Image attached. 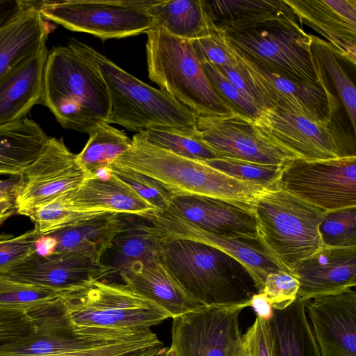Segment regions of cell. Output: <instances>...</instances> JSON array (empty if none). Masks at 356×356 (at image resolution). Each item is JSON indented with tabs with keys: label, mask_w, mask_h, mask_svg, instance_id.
Returning a JSON list of instances; mask_svg holds the SVG:
<instances>
[{
	"label": "cell",
	"mask_w": 356,
	"mask_h": 356,
	"mask_svg": "<svg viewBox=\"0 0 356 356\" xmlns=\"http://www.w3.org/2000/svg\"><path fill=\"white\" fill-rule=\"evenodd\" d=\"M160 238L158 259L199 305L245 308L259 293L250 270L224 251L193 240Z\"/></svg>",
	"instance_id": "6da1fadb"
},
{
	"label": "cell",
	"mask_w": 356,
	"mask_h": 356,
	"mask_svg": "<svg viewBox=\"0 0 356 356\" xmlns=\"http://www.w3.org/2000/svg\"><path fill=\"white\" fill-rule=\"evenodd\" d=\"M40 104L65 129L88 134L108 124L106 85L97 67L70 40L48 51Z\"/></svg>",
	"instance_id": "7a4b0ae2"
},
{
	"label": "cell",
	"mask_w": 356,
	"mask_h": 356,
	"mask_svg": "<svg viewBox=\"0 0 356 356\" xmlns=\"http://www.w3.org/2000/svg\"><path fill=\"white\" fill-rule=\"evenodd\" d=\"M70 41L99 70L108 91V123L140 133L152 128L195 131L197 115L161 89L140 81L105 56L76 39Z\"/></svg>",
	"instance_id": "3957f363"
},
{
	"label": "cell",
	"mask_w": 356,
	"mask_h": 356,
	"mask_svg": "<svg viewBox=\"0 0 356 356\" xmlns=\"http://www.w3.org/2000/svg\"><path fill=\"white\" fill-rule=\"evenodd\" d=\"M111 165L148 176L172 195H203L252 202L266 190L233 178L202 161L156 147L136 134Z\"/></svg>",
	"instance_id": "277c9868"
},
{
	"label": "cell",
	"mask_w": 356,
	"mask_h": 356,
	"mask_svg": "<svg viewBox=\"0 0 356 356\" xmlns=\"http://www.w3.org/2000/svg\"><path fill=\"white\" fill-rule=\"evenodd\" d=\"M146 33L148 76L161 90L196 115L238 113L211 85L191 40L157 25Z\"/></svg>",
	"instance_id": "5b68a950"
},
{
	"label": "cell",
	"mask_w": 356,
	"mask_h": 356,
	"mask_svg": "<svg viewBox=\"0 0 356 356\" xmlns=\"http://www.w3.org/2000/svg\"><path fill=\"white\" fill-rule=\"evenodd\" d=\"M259 236L289 271L322 246L318 225L325 211L279 189L252 202Z\"/></svg>",
	"instance_id": "8992f818"
},
{
	"label": "cell",
	"mask_w": 356,
	"mask_h": 356,
	"mask_svg": "<svg viewBox=\"0 0 356 356\" xmlns=\"http://www.w3.org/2000/svg\"><path fill=\"white\" fill-rule=\"evenodd\" d=\"M219 31L235 48L282 76L329 86L325 71L313 53L312 35L304 31L296 18L245 29Z\"/></svg>",
	"instance_id": "52a82bcc"
},
{
	"label": "cell",
	"mask_w": 356,
	"mask_h": 356,
	"mask_svg": "<svg viewBox=\"0 0 356 356\" xmlns=\"http://www.w3.org/2000/svg\"><path fill=\"white\" fill-rule=\"evenodd\" d=\"M73 327L141 330L170 316L125 284L92 280L61 293Z\"/></svg>",
	"instance_id": "ba28073f"
},
{
	"label": "cell",
	"mask_w": 356,
	"mask_h": 356,
	"mask_svg": "<svg viewBox=\"0 0 356 356\" xmlns=\"http://www.w3.org/2000/svg\"><path fill=\"white\" fill-rule=\"evenodd\" d=\"M160 0L38 1L44 19L102 40L147 33L156 24L152 10Z\"/></svg>",
	"instance_id": "9c48e42d"
},
{
	"label": "cell",
	"mask_w": 356,
	"mask_h": 356,
	"mask_svg": "<svg viewBox=\"0 0 356 356\" xmlns=\"http://www.w3.org/2000/svg\"><path fill=\"white\" fill-rule=\"evenodd\" d=\"M226 42L236 60V67L254 93L260 110L282 105L315 121L332 122L340 104L329 86L292 80L254 60Z\"/></svg>",
	"instance_id": "30bf717a"
},
{
	"label": "cell",
	"mask_w": 356,
	"mask_h": 356,
	"mask_svg": "<svg viewBox=\"0 0 356 356\" xmlns=\"http://www.w3.org/2000/svg\"><path fill=\"white\" fill-rule=\"evenodd\" d=\"M277 188L325 211L356 207V156L284 164Z\"/></svg>",
	"instance_id": "8fae6325"
},
{
	"label": "cell",
	"mask_w": 356,
	"mask_h": 356,
	"mask_svg": "<svg viewBox=\"0 0 356 356\" xmlns=\"http://www.w3.org/2000/svg\"><path fill=\"white\" fill-rule=\"evenodd\" d=\"M193 135L218 158L275 165L300 158L265 135L252 118L239 113L197 115Z\"/></svg>",
	"instance_id": "7c38bea8"
},
{
	"label": "cell",
	"mask_w": 356,
	"mask_h": 356,
	"mask_svg": "<svg viewBox=\"0 0 356 356\" xmlns=\"http://www.w3.org/2000/svg\"><path fill=\"white\" fill-rule=\"evenodd\" d=\"M254 124L268 137L309 161L356 156L355 143L339 134L332 123L315 121L289 107L263 108Z\"/></svg>",
	"instance_id": "4fadbf2b"
},
{
	"label": "cell",
	"mask_w": 356,
	"mask_h": 356,
	"mask_svg": "<svg viewBox=\"0 0 356 356\" xmlns=\"http://www.w3.org/2000/svg\"><path fill=\"white\" fill-rule=\"evenodd\" d=\"M245 307L200 306L172 318L175 356H238L243 348L239 315Z\"/></svg>",
	"instance_id": "5bb4252c"
},
{
	"label": "cell",
	"mask_w": 356,
	"mask_h": 356,
	"mask_svg": "<svg viewBox=\"0 0 356 356\" xmlns=\"http://www.w3.org/2000/svg\"><path fill=\"white\" fill-rule=\"evenodd\" d=\"M62 138L49 137L43 151L14 187L17 213L30 217L40 207L77 188L87 176Z\"/></svg>",
	"instance_id": "9a60e30c"
},
{
	"label": "cell",
	"mask_w": 356,
	"mask_h": 356,
	"mask_svg": "<svg viewBox=\"0 0 356 356\" xmlns=\"http://www.w3.org/2000/svg\"><path fill=\"white\" fill-rule=\"evenodd\" d=\"M95 248L55 252L47 256L33 252L1 273L9 279L65 292L92 280H102L115 273L102 261Z\"/></svg>",
	"instance_id": "2e32d148"
},
{
	"label": "cell",
	"mask_w": 356,
	"mask_h": 356,
	"mask_svg": "<svg viewBox=\"0 0 356 356\" xmlns=\"http://www.w3.org/2000/svg\"><path fill=\"white\" fill-rule=\"evenodd\" d=\"M144 217L150 222L160 237L201 242L232 256L252 273L259 293L269 274L280 271L291 273L273 255L259 236L257 238L219 236L197 227L168 209L154 211Z\"/></svg>",
	"instance_id": "e0dca14e"
},
{
	"label": "cell",
	"mask_w": 356,
	"mask_h": 356,
	"mask_svg": "<svg viewBox=\"0 0 356 356\" xmlns=\"http://www.w3.org/2000/svg\"><path fill=\"white\" fill-rule=\"evenodd\" d=\"M306 314L321 356H356V293L309 300Z\"/></svg>",
	"instance_id": "ac0fdd59"
},
{
	"label": "cell",
	"mask_w": 356,
	"mask_h": 356,
	"mask_svg": "<svg viewBox=\"0 0 356 356\" xmlns=\"http://www.w3.org/2000/svg\"><path fill=\"white\" fill-rule=\"evenodd\" d=\"M168 209L219 236H259L252 202L203 195H176L172 197Z\"/></svg>",
	"instance_id": "d6986e66"
},
{
	"label": "cell",
	"mask_w": 356,
	"mask_h": 356,
	"mask_svg": "<svg viewBox=\"0 0 356 356\" xmlns=\"http://www.w3.org/2000/svg\"><path fill=\"white\" fill-rule=\"evenodd\" d=\"M292 273L302 300L346 291L356 285V247H322L300 261Z\"/></svg>",
	"instance_id": "ffe728a7"
},
{
	"label": "cell",
	"mask_w": 356,
	"mask_h": 356,
	"mask_svg": "<svg viewBox=\"0 0 356 356\" xmlns=\"http://www.w3.org/2000/svg\"><path fill=\"white\" fill-rule=\"evenodd\" d=\"M297 19L328 40L337 54L355 65V0H284Z\"/></svg>",
	"instance_id": "44dd1931"
},
{
	"label": "cell",
	"mask_w": 356,
	"mask_h": 356,
	"mask_svg": "<svg viewBox=\"0 0 356 356\" xmlns=\"http://www.w3.org/2000/svg\"><path fill=\"white\" fill-rule=\"evenodd\" d=\"M48 51L43 44L0 78V126L27 118L40 104Z\"/></svg>",
	"instance_id": "7402d4cb"
},
{
	"label": "cell",
	"mask_w": 356,
	"mask_h": 356,
	"mask_svg": "<svg viewBox=\"0 0 356 356\" xmlns=\"http://www.w3.org/2000/svg\"><path fill=\"white\" fill-rule=\"evenodd\" d=\"M63 197L70 208L79 212L107 211L143 216L156 211L113 172L106 179L86 176L77 188L65 193Z\"/></svg>",
	"instance_id": "603a6c76"
},
{
	"label": "cell",
	"mask_w": 356,
	"mask_h": 356,
	"mask_svg": "<svg viewBox=\"0 0 356 356\" xmlns=\"http://www.w3.org/2000/svg\"><path fill=\"white\" fill-rule=\"evenodd\" d=\"M54 26L40 14L38 1H23L0 26V78L47 42Z\"/></svg>",
	"instance_id": "cb8c5ba5"
},
{
	"label": "cell",
	"mask_w": 356,
	"mask_h": 356,
	"mask_svg": "<svg viewBox=\"0 0 356 356\" xmlns=\"http://www.w3.org/2000/svg\"><path fill=\"white\" fill-rule=\"evenodd\" d=\"M121 217L122 228L106 252L109 253L106 265L120 276L158 259L161 243V238L145 217L131 214H121Z\"/></svg>",
	"instance_id": "d4e9b609"
},
{
	"label": "cell",
	"mask_w": 356,
	"mask_h": 356,
	"mask_svg": "<svg viewBox=\"0 0 356 356\" xmlns=\"http://www.w3.org/2000/svg\"><path fill=\"white\" fill-rule=\"evenodd\" d=\"M203 3L209 20L218 30L245 29L296 18L284 0H217Z\"/></svg>",
	"instance_id": "484cf974"
},
{
	"label": "cell",
	"mask_w": 356,
	"mask_h": 356,
	"mask_svg": "<svg viewBox=\"0 0 356 356\" xmlns=\"http://www.w3.org/2000/svg\"><path fill=\"white\" fill-rule=\"evenodd\" d=\"M120 277L131 290L156 304L172 318L200 306L185 293L159 259Z\"/></svg>",
	"instance_id": "4316f807"
},
{
	"label": "cell",
	"mask_w": 356,
	"mask_h": 356,
	"mask_svg": "<svg viewBox=\"0 0 356 356\" xmlns=\"http://www.w3.org/2000/svg\"><path fill=\"white\" fill-rule=\"evenodd\" d=\"M49 138L28 118L0 126V175L19 176L42 153Z\"/></svg>",
	"instance_id": "83f0119b"
},
{
	"label": "cell",
	"mask_w": 356,
	"mask_h": 356,
	"mask_svg": "<svg viewBox=\"0 0 356 356\" xmlns=\"http://www.w3.org/2000/svg\"><path fill=\"white\" fill-rule=\"evenodd\" d=\"M298 296L283 309H273L269 323L273 330L276 356H321L305 305Z\"/></svg>",
	"instance_id": "f1b7e54d"
},
{
	"label": "cell",
	"mask_w": 356,
	"mask_h": 356,
	"mask_svg": "<svg viewBox=\"0 0 356 356\" xmlns=\"http://www.w3.org/2000/svg\"><path fill=\"white\" fill-rule=\"evenodd\" d=\"M122 225L121 214L101 211L49 234L56 239L55 252L92 247L103 256L120 232Z\"/></svg>",
	"instance_id": "f546056e"
},
{
	"label": "cell",
	"mask_w": 356,
	"mask_h": 356,
	"mask_svg": "<svg viewBox=\"0 0 356 356\" xmlns=\"http://www.w3.org/2000/svg\"><path fill=\"white\" fill-rule=\"evenodd\" d=\"M152 13L155 25L185 40H194L212 26L202 0H160Z\"/></svg>",
	"instance_id": "4dcf8cb0"
},
{
	"label": "cell",
	"mask_w": 356,
	"mask_h": 356,
	"mask_svg": "<svg viewBox=\"0 0 356 356\" xmlns=\"http://www.w3.org/2000/svg\"><path fill=\"white\" fill-rule=\"evenodd\" d=\"M89 139L76 159L87 176H95L107 168L120 155L131 145L124 131L109 124H102L88 133Z\"/></svg>",
	"instance_id": "1f68e13d"
},
{
	"label": "cell",
	"mask_w": 356,
	"mask_h": 356,
	"mask_svg": "<svg viewBox=\"0 0 356 356\" xmlns=\"http://www.w3.org/2000/svg\"><path fill=\"white\" fill-rule=\"evenodd\" d=\"M312 51L325 72L328 73L350 118L354 133L356 129V89L333 47L325 40L312 35Z\"/></svg>",
	"instance_id": "d6a6232c"
},
{
	"label": "cell",
	"mask_w": 356,
	"mask_h": 356,
	"mask_svg": "<svg viewBox=\"0 0 356 356\" xmlns=\"http://www.w3.org/2000/svg\"><path fill=\"white\" fill-rule=\"evenodd\" d=\"M138 134L152 145L185 158L199 161L218 159L209 147L193 136V132L159 127Z\"/></svg>",
	"instance_id": "836d02e7"
},
{
	"label": "cell",
	"mask_w": 356,
	"mask_h": 356,
	"mask_svg": "<svg viewBox=\"0 0 356 356\" xmlns=\"http://www.w3.org/2000/svg\"><path fill=\"white\" fill-rule=\"evenodd\" d=\"M202 162L233 178L253 184L266 190L277 188V183L284 165L259 164L227 158Z\"/></svg>",
	"instance_id": "e575fe53"
},
{
	"label": "cell",
	"mask_w": 356,
	"mask_h": 356,
	"mask_svg": "<svg viewBox=\"0 0 356 356\" xmlns=\"http://www.w3.org/2000/svg\"><path fill=\"white\" fill-rule=\"evenodd\" d=\"M318 234L323 247H356V207L326 211Z\"/></svg>",
	"instance_id": "d590c367"
},
{
	"label": "cell",
	"mask_w": 356,
	"mask_h": 356,
	"mask_svg": "<svg viewBox=\"0 0 356 356\" xmlns=\"http://www.w3.org/2000/svg\"><path fill=\"white\" fill-rule=\"evenodd\" d=\"M61 293L15 281L0 274V307L28 310L58 297Z\"/></svg>",
	"instance_id": "8d00e7d4"
},
{
	"label": "cell",
	"mask_w": 356,
	"mask_h": 356,
	"mask_svg": "<svg viewBox=\"0 0 356 356\" xmlns=\"http://www.w3.org/2000/svg\"><path fill=\"white\" fill-rule=\"evenodd\" d=\"M95 212L72 210L65 203L63 194L40 207L30 216L34 229L40 235L53 233Z\"/></svg>",
	"instance_id": "74e56055"
},
{
	"label": "cell",
	"mask_w": 356,
	"mask_h": 356,
	"mask_svg": "<svg viewBox=\"0 0 356 356\" xmlns=\"http://www.w3.org/2000/svg\"><path fill=\"white\" fill-rule=\"evenodd\" d=\"M108 169L127 184L156 211L168 209L172 195L159 182L143 174L110 165Z\"/></svg>",
	"instance_id": "f35d334b"
},
{
	"label": "cell",
	"mask_w": 356,
	"mask_h": 356,
	"mask_svg": "<svg viewBox=\"0 0 356 356\" xmlns=\"http://www.w3.org/2000/svg\"><path fill=\"white\" fill-rule=\"evenodd\" d=\"M204 72L213 89L220 97L238 113L252 119L259 116L261 110L248 100L225 76L220 70L210 63L200 60Z\"/></svg>",
	"instance_id": "ab89813d"
},
{
	"label": "cell",
	"mask_w": 356,
	"mask_h": 356,
	"mask_svg": "<svg viewBox=\"0 0 356 356\" xmlns=\"http://www.w3.org/2000/svg\"><path fill=\"white\" fill-rule=\"evenodd\" d=\"M35 333L26 310L0 307V348L25 341Z\"/></svg>",
	"instance_id": "60d3db41"
},
{
	"label": "cell",
	"mask_w": 356,
	"mask_h": 356,
	"mask_svg": "<svg viewBox=\"0 0 356 356\" xmlns=\"http://www.w3.org/2000/svg\"><path fill=\"white\" fill-rule=\"evenodd\" d=\"M40 236L34 229L19 236L0 234V274L35 252V241Z\"/></svg>",
	"instance_id": "b9f144b4"
},
{
	"label": "cell",
	"mask_w": 356,
	"mask_h": 356,
	"mask_svg": "<svg viewBox=\"0 0 356 356\" xmlns=\"http://www.w3.org/2000/svg\"><path fill=\"white\" fill-rule=\"evenodd\" d=\"M200 60H204L217 66L234 67L236 60L231 53L224 35L213 24L202 36L191 40Z\"/></svg>",
	"instance_id": "7bdbcfd3"
},
{
	"label": "cell",
	"mask_w": 356,
	"mask_h": 356,
	"mask_svg": "<svg viewBox=\"0 0 356 356\" xmlns=\"http://www.w3.org/2000/svg\"><path fill=\"white\" fill-rule=\"evenodd\" d=\"M299 282L293 273L286 271L269 274L265 281L263 293L273 309H283L297 298Z\"/></svg>",
	"instance_id": "ee69618b"
},
{
	"label": "cell",
	"mask_w": 356,
	"mask_h": 356,
	"mask_svg": "<svg viewBox=\"0 0 356 356\" xmlns=\"http://www.w3.org/2000/svg\"><path fill=\"white\" fill-rule=\"evenodd\" d=\"M243 343L250 356H276L269 321L259 316L243 335Z\"/></svg>",
	"instance_id": "f6af8a7d"
},
{
	"label": "cell",
	"mask_w": 356,
	"mask_h": 356,
	"mask_svg": "<svg viewBox=\"0 0 356 356\" xmlns=\"http://www.w3.org/2000/svg\"><path fill=\"white\" fill-rule=\"evenodd\" d=\"M140 349V343L138 339L107 344L99 347L72 353L42 355V356H121L135 353Z\"/></svg>",
	"instance_id": "bcb514c9"
},
{
	"label": "cell",
	"mask_w": 356,
	"mask_h": 356,
	"mask_svg": "<svg viewBox=\"0 0 356 356\" xmlns=\"http://www.w3.org/2000/svg\"><path fill=\"white\" fill-rule=\"evenodd\" d=\"M225 75L227 80L250 102L254 103L257 107L256 97L247 81L243 76L238 67L222 66L217 67ZM259 108V107H258Z\"/></svg>",
	"instance_id": "7dc6e473"
},
{
	"label": "cell",
	"mask_w": 356,
	"mask_h": 356,
	"mask_svg": "<svg viewBox=\"0 0 356 356\" xmlns=\"http://www.w3.org/2000/svg\"><path fill=\"white\" fill-rule=\"evenodd\" d=\"M250 307H252L256 312L257 316L269 321L273 314V308L263 293H256L250 301Z\"/></svg>",
	"instance_id": "c3c4849f"
},
{
	"label": "cell",
	"mask_w": 356,
	"mask_h": 356,
	"mask_svg": "<svg viewBox=\"0 0 356 356\" xmlns=\"http://www.w3.org/2000/svg\"><path fill=\"white\" fill-rule=\"evenodd\" d=\"M56 239L49 234L40 236L35 241V253L41 256H47L56 250Z\"/></svg>",
	"instance_id": "681fc988"
},
{
	"label": "cell",
	"mask_w": 356,
	"mask_h": 356,
	"mask_svg": "<svg viewBox=\"0 0 356 356\" xmlns=\"http://www.w3.org/2000/svg\"><path fill=\"white\" fill-rule=\"evenodd\" d=\"M21 3L22 0H0V26L18 10Z\"/></svg>",
	"instance_id": "f907efd6"
},
{
	"label": "cell",
	"mask_w": 356,
	"mask_h": 356,
	"mask_svg": "<svg viewBox=\"0 0 356 356\" xmlns=\"http://www.w3.org/2000/svg\"><path fill=\"white\" fill-rule=\"evenodd\" d=\"M18 176H13L11 179L0 181V201L15 200L14 187Z\"/></svg>",
	"instance_id": "816d5d0a"
},
{
	"label": "cell",
	"mask_w": 356,
	"mask_h": 356,
	"mask_svg": "<svg viewBox=\"0 0 356 356\" xmlns=\"http://www.w3.org/2000/svg\"><path fill=\"white\" fill-rule=\"evenodd\" d=\"M17 213L15 200L0 201V225Z\"/></svg>",
	"instance_id": "f5cc1de1"
},
{
	"label": "cell",
	"mask_w": 356,
	"mask_h": 356,
	"mask_svg": "<svg viewBox=\"0 0 356 356\" xmlns=\"http://www.w3.org/2000/svg\"><path fill=\"white\" fill-rule=\"evenodd\" d=\"M166 350L167 348L163 345L121 356H164Z\"/></svg>",
	"instance_id": "db71d44e"
},
{
	"label": "cell",
	"mask_w": 356,
	"mask_h": 356,
	"mask_svg": "<svg viewBox=\"0 0 356 356\" xmlns=\"http://www.w3.org/2000/svg\"><path fill=\"white\" fill-rule=\"evenodd\" d=\"M164 356H175V351L171 346L169 348H167Z\"/></svg>",
	"instance_id": "11a10c76"
},
{
	"label": "cell",
	"mask_w": 356,
	"mask_h": 356,
	"mask_svg": "<svg viewBox=\"0 0 356 356\" xmlns=\"http://www.w3.org/2000/svg\"><path fill=\"white\" fill-rule=\"evenodd\" d=\"M238 356H250L247 350L245 349V348L243 346V348L241 350V351L240 352V353L238 354Z\"/></svg>",
	"instance_id": "9f6ffc18"
}]
</instances>
